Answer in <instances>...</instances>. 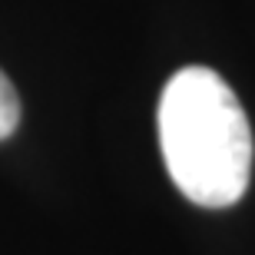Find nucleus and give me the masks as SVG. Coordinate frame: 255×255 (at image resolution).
Wrapping results in <instances>:
<instances>
[{
  "mask_svg": "<svg viewBox=\"0 0 255 255\" xmlns=\"http://www.w3.org/2000/svg\"><path fill=\"white\" fill-rule=\"evenodd\" d=\"M20 123V96L13 90V83L7 80V73L0 70V139H7Z\"/></svg>",
  "mask_w": 255,
  "mask_h": 255,
  "instance_id": "nucleus-2",
  "label": "nucleus"
},
{
  "mask_svg": "<svg viewBox=\"0 0 255 255\" xmlns=\"http://www.w3.org/2000/svg\"><path fill=\"white\" fill-rule=\"evenodd\" d=\"M159 146L172 182L206 209L236 206L252 176V126L236 90L209 66H186L159 96Z\"/></svg>",
  "mask_w": 255,
  "mask_h": 255,
  "instance_id": "nucleus-1",
  "label": "nucleus"
}]
</instances>
